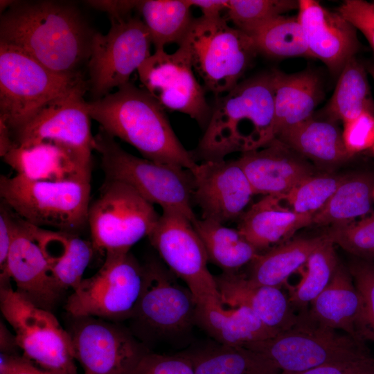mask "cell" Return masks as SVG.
Returning <instances> with one entry per match:
<instances>
[{"label": "cell", "instance_id": "cell-1", "mask_svg": "<svg viewBox=\"0 0 374 374\" xmlns=\"http://www.w3.org/2000/svg\"><path fill=\"white\" fill-rule=\"evenodd\" d=\"M95 32L75 3L66 1H14L1 14L0 42L62 75L83 74Z\"/></svg>", "mask_w": 374, "mask_h": 374}, {"label": "cell", "instance_id": "cell-2", "mask_svg": "<svg viewBox=\"0 0 374 374\" xmlns=\"http://www.w3.org/2000/svg\"><path fill=\"white\" fill-rule=\"evenodd\" d=\"M215 98L205 131L191 152L196 162L256 150L274 139L271 71L242 80Z\"/></svg>", "mask_w": 374, "mask_h": 374}, {"label": "cell", "instance_id": "cell-3", "mask_svg": "<svg viewBox=\"0 0 374 374\" xmlns=\"http://www.w3.org/2000/svg\"><path fill=\"white\" fill-rule=\"evenodd\" d=\"M87 105L100 127L133 146L143 158L189 170L197 165L174 132L165 109L144 88L128 82Z\"/></svg>", "mask_w": 374, "mask_h": 374}, {"label": "cell", "instance_id": "cell-4", "mask_svg": "<svg viewBox=\"0 0 374 374\" xmlns=\"http://www.w3.org/2000/svg\"><path fill=\"white\" fill-rule=\"evenodd\" d=\"M93 150L101 160L105 180L125 183L162 211L179 212L193 223V176L184 168L136 157L121 148L115 138L99 127Z\"/></svg>", "mask_w": 374, "mask_h": 374}, {"label": "cell", "instance_id": "cell-5", "mask_svg": "<svg viewBox=\"0 0 374 374\" xmlns=\"http://www.w3.org/2000/svg\"><path fill=\"white\" fill-rule=\"evenodd\" d=\"M82 89L89 90L83 74L55 73L20 49L0 42V118L11 132L51 101Z\"/></svg>", "mask_w": 374, "mask_h": 374}, {"label": "cell", "instance_id": "cell-6", "mask_svg": "<svg viewBox=\"0 0 374 374\" xmlns=\"http://www.w3.org/2000/svg\"><path fill=\"white\" fill-rule=\"evenodd\" d=\"M179 44L188 50L204 88L215 98L240 82L258 53L252 39L224 16L194 18Z\"/></svg>", "mask_w": 374, "mask_h": 374}, {"label": "cell", "instance_id": "cell-7", "mask_svg": "<svg viewBox=\"0 0 374 374\" xmlns=\"http://www.w3.org/2000/svg\"><path fill=\"white\" fill-rule=\"evenodd\" d=\"M89 181H43L17 174L0 177V195L19 217L36 226L78 234L88 225Z\"/></svg>", "mask_w": 374, "mask_h": 374}, {"label": "cell", "instance_id": "cell-8", "mask_svg": "<svg viewBox=\"0 0 374 374\" xmlns=\"http://www.w3.org/2000/svg\"><path fill=\"white\" fill-rule=\"evenodd\" d=\"M0 278V309L23 356L55 374H78L71 336L51 311L41 308Z\"/></svg>", "mask_w": 374, "mask_h": 374}, {"label": "cell", "instance_id": "cell-9", "mask_svg": "<svg viewBox=\"0 0 374 374\" xmlns=\"http://www.w3.org/2000/svg\"><path fill=\"white\" fill-rule=\"evenodd\" d=\"M144 284V269L130 253H107L99 270L83 278L65 304L70 317H94L114 322L130 319Z\"/></svg>", "mask_w": 374, "mask_h": 374}, {"label": "cell", "instance_id": "cell-10", "mask_svg": "<svg viewBox=\"0 0 374 374\" xmlns=\"http://www.w3.org/2000/svg\"><path fill=\"white\" fill-rule=\"evenodd\" d=\"M290 330L243 347L269 359L280 372H301L371 355L366 342L321 326L303 315Z\"/></svg>", "mask_w": 374, "mask_h": 374}, {"label": "cell", "instance_id": "cell-11", "mask_svg": "<svg viewBox=\"0 0 374 374\" xmlns=\"http://www.w3.org/2000/svg\"><path fill=\"white\" fill-rule=\"evenodd\" d=\"M160 215L154 205L127 184L105 180L90 203L88 226L95 251L125 253L148 237Z\"/></svg>", "mask_w": 374, "mask_h": 374}, {"label": "cell", "instance_id": "cell-12", "mask_svg": "<svg viewBox=\"0 0 374 374\" xmlns=\"http://www.w3.org/2000/svg\"><path fill=\"white\" fill-rule=\"evenodd\" d=\"M143 265L144 284L130 319L134 326L130 331L141 341L187 332L196 323L198 304L194 295L162 261L151 258Z\"/></svg>", "mask_w": 374, "mask_h": 374}, {"label": "cell", "instance_id": "cell-13", "mask_svg": "<svg viewBox=\"0 0 374 374\" xmlns=\"http://www.w3.org/2000/svg\"><path fill=\"white\" fill-rule=\"evenodd\" d=\"M152 44L150 34L139 15L111 21L105 35L96 31L87 64L88 91L92 100L130 82L132 73L151 55Z\"/></svg>", "mask_w": 374, "mask_h": 374}, {"label": "cell", "instance_id": "cell-14", "mask_svg": "<svg viewBox=\"0 0 374 374\" xmlns=\"http://www.w3.org/2000/svg\"><path fill=\"white\" fill-rule=\"evenodd\" d=\"M148 238L166 266L186 284L198 305L222 303L215 276L207 267L205 248L187 217L177 211H162Z\"/></svg>", "mask_w": 374, "mask_h": 374}, {"label": "cell", "instance_id": "cell-15", "mask_svg": "<svg viewBox=\"0 0 374 374\" xmlns=\"http://www.w3.org/2000/svg\"><path fill=\"white\" fill-rule=\"evenodd\" d=\"M70 317L67 331L82 374H132L148 353L143 343L116 322L94 317Z\"/></svg>", "mask_w": 374, "mask_h": 374}, {"label": "cell", "instance_id": "cell-16", "mask_svg": "<svg viewBox=\"0 0 374 374\" xmlns=\"http://www.w3.org/2000/svg\"><path fill=\"white\" fill-rule=\"evenodd\" d=\"M137 71L143 88L164 109L187 114L206 127L212 107L184 45L179 44L172 53L164 49L154 51Z\"/></svg>", "mask_w": 374, "mask_h": 374}, {"label": "cell", "instance_id": "cell-17", "mask_svg": "<svg viewBox=\"0 0 374 374\" xmlns=\"http://www.w3.org/2000/svg\"><path fill=\"white\" fill-rule=\"evenodd\" d=\"M87 91L75 90L45 105L26 124L11 132L14 145L51 143L91 159L93 136L83 98Z\"/></svg>", "mask_w": 374, "mask_h": 374}, {"label": "cell", "instance_id": "cell-18", "mask_svg": "<svg viewBox=\"0 0 374 374\" xmlns=\"http://www.w3.org/2000/svg\"><path fill=\"white\" fill-rule=\"evenodd\" d=\"M190 171L202 219L224 224L246 211L254 193L238 159L202 161Z\"/></svg>", "mask_w": 374, "mask_h": 374}, {"label": "cell", "instance_id": "cell-19", "mask_svg": "<svg viewBox=\"0 0 374 374\" xmlns=\"http://www.w3.org/2000/svg\"><path fill=\"white\" fill-rule=\"evenodd\" d=\"M0 278L13 280L15 290L20 295L51 312L64 292L51 274L47 259L35 238L33 224L17 214L14 238L6 268L1 271Z\"/></svg>", "mask_w": 374, "mask_h": 374}, {"label": "cell", "instance_id": "cell-20", "mask_svg": "<svg viewBox=\"0 0 374 374\" xmlns=\"http://www.w3.org/2000/svg\"><path fill=\"white\" fill-rule=\"evenodd\" d=\"M299 3L297 17L310 52L332 75L339 76L359 50L357 29L337 11L328 10L317 1Z\"/></svg>", "mask_w": 374, "mask_h": 374}, {"label": "cell", "instance_id": "cell-21", "mask_svg": "<svg viewBox=\"0 0 374 374\" xmlns=\"http://www.w3.org/2000/svg\"><path fill=\"white\" fill-rule=\"evenodd\" d=\"M308 317L314 323L361 341H374L364 303L348 267L339 262L328 285L311 303Z\"/></svg>", "mask_w": 374, "mask_h": 374}, {"label": "cell", "instance_id": "cell-22", "mask_svg": "<svg viewBox=\"0 0 374 374\" xmlns=\"http://www.w3.org/2000/svg\"><path fill=\"white\" fill-rule=\"evenodd\" d=\"M254 195L283 196L312 175L303 157L276 139L238 159Z\"/></svg>", "mask_w": 374, "mask_h": 374}, {"label": "cell", "instance_id": "cell-23", "mask_svg": "<svg viewBox=\"0 0 374 374\" xmlns=\"http://www.w3.org/2000/svg\"><path fill=\"white\" fill-rule=\"evenodd\" d=\"M221 302L231 308L246 306L277 334L291 329L302 319L281 288L251 283L238 272L215 276Z\"/></svg>", "mask_w": 374, "mask_h": 374}, {"label": "cell", "instance_id": "cell-24", "mask_svg": "<svg viewBox=\"0 0 374 374\" xmlns=\"http://www.w3.org/2000/svg\"><path fill=\"white\" fill-rule=\"evenodd\" d=\"M1 158L17 174L33 180L91 182V159L53 143L13 145Z\"/></svg>", "mask_w": 374, "mask_h": 374}, {"label": "cell", "instance_id": "cell-25", "mask_svg": "<svg viewBox=\"0 0 374 374\" xmlns=\"http://www.w3.org/2000/svg\"><path fill=\"white\" fill-rule=\"evenodd\" d=\"M312 217L286 207L278 196L266 195L242 215L238 229L260 253L311 224Z\"/></svg>", "mask_w": 374, "mask_h": 374}, {"label": "cell", "instance_id": "cell-26", "mask_svg": "<svg viewBox=\"0 0 374 374\" xmlns=\"http://www.w3.org/2000/svg\"><path fill=\"white\" fill-rule=\"evenodd\" d=\"M274 139L286 129L308 120L323 98L321 81L307 69L287 74L272 70Z\"/></svg>", "mask_w": 374, "mask_h": 374}, {"label": "cell", "instance_id": "cell-27", "mask_svg": "<svg viewBox=\"0 0 374 374\" xmlns=\"http://www.w3.org/2000/svg\"><path fill=\"white\" fill-rule=\"evenodd\" d=\"M33 232L48 262L50 272L64 291L74 290L83 280L94 248L78 234L52 231L33 226Z\"/></svg>", "mask_w": 374, "mask_h": 374}, {"label": "cell", "instance_id": "cell-28", "mask_svg": "<svg viewBox=\"0 0 374 374\" xmlns=\"http://www.w3.org/2000/svg\"><path fill=\"white\" fill-rule=\"evenodd\" d=\"M275 139L303 158L325 167L337 166L352 157L344 145L337 123L324 117L316 118L314 114L286 129Z\"/></svg>", "mask_w": 374, "mask_h": 374}, {"label": "cell", "instance_id": "cell-29", "mask_svg": "<svg viewBox=\"0 0 374 374\" xmlns=\"http://www.w3.org/2000/svg\"><path fill=\"white\" fill-rule=\"evenodd\" d=\"M196 323L220 344L244 346L277 335L246 306L225 309L222 303L198 305Z\"/></svg>", "mask_w": 374, "mask_h": 374}, {"label": "cell", "instance_id": "cell-30", "mask_svg": "<svg viewBox=\"0 0 374 374\" xmlns=\"http://www.w3.org/2000/svg\"><path fill=\"white\" fill-rule=\"evenodd\" d=\"M326 238H297L260 253L249 264V272L245 276L255 285L281 288L287 279L305 264Z\"/></svg>", "mask_w": 374, "mask_h": 374}, {"label": "cell", "instance_id": "cell-31", "mask_svg": "<svg viewBox=\"0 0 374 374\" xmlns=\"http://www.w3.org/2000/svg\"><path fill=\"white\" fill-rule=\"evenodd\" d=\"M193 225L203 243L208 262L222 272H238L260 253L238 229L205 219H197Z\"/></svg>", "mask_w": 374, "mask_h": 374}, {"label": "cell", "instance_id": "cell-32", "mask_svg": "<svg viewBox=\"0 0 374 374\" xmlns=\"http://www.w3.org/2000/svg\"><path fill=\"white\" fill-rule=\"evenodd\" d=\"M366 71L355 56L348 61L338 76L333 94L322 110L323 117L344 123L364 112L374 114Z\"/></svg>", "mask_w": 374, "mask_h": 374}, {"label": "cell", "instance_id": "cell-33", "mask_svg": "<svg viewBox=\"0 0 374 374\" xmlns=\"http://www.w3.org/2000/svg\"><path fill=\"white\" fill-rule=\"evenodd\" d=\"M186 0L138 1L136 10L146 26L155 51L167 44H179L194 18Z\"/></svg>", "mask_w": 374, "mask_h": 374}, {"label": "cell", "instance_id": "cell-34", "mask_svg": "<svg viewBox=\"0 0 374 374\" xmlns=\"http://www.w3.org/2000/svg\"><path fill=\"white\" fill-rule=\"evenodd\" d=\"M374 199V178L366 174L346 177L326 204L313 215L312 224H341L370 213Z\"/></svg>", "mask_w": 374, "mask_h": 374}, {"label": "cell", "instance_id": "cell-35", "mask_svg": "<svg viewBox=\"0 0 374 374\" xmlns=\"http://www.w3.org/2000/svg\"><path fill=\"white\" fill-rule=\"evenodd\" d=\"M195 374H277L267 357L243 346L220 344L187 353Z\"/></svg>", "mask_w": 374, "mask_h": 374}, {"label": "cell", "instance_id": "cell-36", "mask_svg": "<svg viewBox=\"0 0 374 374\" xmlns=\"http://www.w3.org/2000/svg\"><path fill=\"white\" fill-rule=\"evenodd\" d=\"M258 53L274 58H314L297 16L280 15L247 33Z\"/></svg>", "mask_w": 374, "mask_h": 374}, {"label": "cell", "instance_id": "cell-37", "mask_svg": "<svg viewBox=\"0 0 374 374\" xmlns=\"http://www.w3.org/2000/svg\"><path fill=\"white\" fill-rule=\"evenodd\" d=\"M334 245L326 236L304 265L306 271L301 280L290 290L289 300L299 314H308L311 303L332 280L340 262Z\"/></svg>", "mask_w": 374, "mask_h": 374}, {"label": "cell", "instance_id": "cell-38", "mask_svg": "<svg viewBox=\"0 0 374 374\" xmlns=\"http://www.w3.org/2000/svg\"><path fill=\"white\" fill-rule=\"evenodd\" d=\"M346 177L310 176L280 197L295 213L313 216L328 202Z\"/></svg>", "mask_w": 374, "mask_h": 374}, {"label": "cell", "instance_id": "cell-39", "mask_svg": "<svg viewBox=\"0 0 374 374\" xmlns=\"http://www.w3.org/2000/svg\"><path fill=\"white\" fill-rule=\"evenodd\" d=\"M299 1L294 0H231L223 16L247 33L274 17L299 9Z\"/></svg>", "mask_w": 374, "mask_h": 374}, {"label": "cell", "instance_id": "cell-40", "mask_svg": "<svg viewBox=\"0 0 374 374\" xmlns=\"http://www.w3.org/2000/svg\"><path fill=\"white\" fill-rule=\"evenodd\" d=\"M326 236L354 257L374 262V213L359 221L333 225Z\"/></svg>", "mask_w": 374, "mask_h": 374}, {"label": "cell", "instance_id": "cell-41", "mask_svg": "<svg viewBox=\"0 0 374 374\" xmlns=\"http://www.w3.org/2000/svg\"><path fill=\"white\" fill-rule=\"evenodd\" d=\"M344 145L351 157L374 146V114L364 112L354 119L343 123Z\"/></svg>", "mask_w": 374, "mask_h": 374}, {"label": "cell", "instance_id": "cell-42", "mask_svg": "<svg viewBox=\"0 0 374 374\" xmlns=\"http://www.w3.org/2000/svg\"><path fill=\"white\" fill-rule=\"evenodd\" d=\"M132 374H195L187 353L172 355L148 353Z\"/></svg>", "mask_w": 374, "mask_h": 374}, {"label": "cell", "instance_id": "cell-43", "mask_svg": "<svg viewBox=\"0 0 374 374\" xmlns=\"http://www.w3.org/2000/svg\"><path fill=\"white\" fill-rule=\"evenodd\" d=\"M347 267L362 296L367 317L374 333V262L353 257Z\"/></svg>", "mask_w": 374, "mask_h": 374}, {"label": "cell", "instance_id": "cell-44", "mask_svg": "<svg viewBox=\"0 0 374 374\" xmlns=\"http://www.w3.org/2000/svg\"><path fill=\"white\" fill-rule=\"evenodd\" d=\"M337 12L364 35L374 51V2L346 0Z\"/></svg>", "mask_w": 374, "mask_h": 374}, {"label": "cell", "instance_id": "cell-45", "mask_svg": "<svg viewBox=\"0 0 374 374\" xmlns=\"http://www.w3.org/2000/svg\"><path fill=\"white\" fill-rule=\"evenodd\" d=\"M277 374H374V356L371 354L345 362L319 366L301 372Z\"/></svg>", "mask_w": 374, "mask_h": 374}, {"label": "cell", "instance_id": "cell-46", "mask_svg": "<svg viewBox=\"0 0 374 374\" xmlns=\"http://www.w3.org/2000/svg\"><path fill=\"white\" fill-rule=\"evenodd\" d=\"M16 214L3 201L0 206V269L6 266L10 247L14 238Z\"/></svg>", "mask_w": 374, "mask_h": 374}, {"label": "cell", "instance_id": "cell-47", "mask_svg": "<svg viewBox=\"0 0 374 374\" xmlns=\"http://www.w3.org/2000/svg\"><path fill=\"white\" fill-rule=\"evenodd\" d=\"M0 374H55L37 366L23 355L1 353Z\"/></svg>", "mask_w": 374, "mask_h": 374}, {"label": "cell", "instance_id": "cell-48", "mask_svg": "<svg viewBox=\"0 0 374 374\" xmlns=\"http://www.w3.org/2000/svg\"><path fill=\"white\" fill-rule=\"evenodd\" d=\"M86 3L91 7L106 12L110 21H113L132 15L138 1H87Z\"/></svg>", "mask_w": 374, "mask_h": 374}, {"label": "cell", "instance_id": "cell-49", "mask_svg": "<svg viewBox=\"0 0 374 374\" xmlns=\"http://www.w3.org/2000/svg\"><path fill=\"white\" fill-rule=\"evenodd\" d=\"M191 6L198 7L202 12V15L208 17L223 16L229 6V1L224 0H186Z\"/></svg>", "mask_w": 374, "mask_h": 374}, {"label": "cell", "instance_id": "cell-50", "mask_svg": "<svg viewBox=\"0 0 374 374\" xmlns=\"http://www.w3.org/2000/svg\"><path fill=\"white\" fill-rule=\"evenodd\" d=\"M0 348L1 353L9 355L17 354L16 351L19 349L15 335L10 332L2 321L0 326Z\"/></svg>", "mask_w": 374, "mask_h": 374}, {"label": "cell", "instance_id": "cell-51", "mask_svg": "<svg viewBox=\"0 0 374 374\" xmlns=\"http://www.w3.org/2000/svg\"><path fill=\"white\" fill-rule=\"evenodd\" d=\"M11 131L6 122L0 118V155L3 157L13 147Z\"/></svg>", "mask_w": 374, "mask_h": 374}, {"label": "cell", "instance_id": "cell-52", "mask_svg": "<svg viewBox=\"0 0 374 374\" xmlns=\"http://www.w3.org/2000/svg\"><path fill=\"white\" fill-rule=\"evenodd\" d=\"M366 70L371 75L374 80V64L368 65L366 68Z\"/></svg>", "mask_w": 374, "mask_h": 374}, {"label": "cell", "instance_id": "cell-53", "mask_svg": "<svg viewBox=\"0 0 374 374\" xmlns=\"http://www.w3.org/2000/svg\"><path fill=\"white\" fill-rule=\"evenodd\" d=\"M371 150H372V151H373V154H374V146H373V148Z\"/></svg>", "mask_w": 374, "mask_h": 374}]
</instances>
